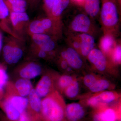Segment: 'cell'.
<instances>
[{
    "label": "cell",
    "instance_id": "1",
    "mask_svg": "<svg viewBox=\"0 0 121 121\" xmlns=\"http://www.w3.org/2000/svg\"><path fill=\"white\" fill-rule=\"evenodd\" d=\"M66 106L62 95L54 90L42 100L41 111L46 121H66Z\"/></svg>",
    "mask_w": 121,
    "mask_h": 121
},
{
    "label": "cell",
    "instance_id": "2",
    "mask_svg": "<svg viewBox=\"0 0 121 121\" xmlns=\"http://www.w3.org/2000/svg\"><path fill=\"white\" fill-rule=\"evenodd\" d=\"M121 2L119 0H102L100 15L104 34L114 37L118 30Z\"/></svg>",
    "mask_w": 121,
    "mask_h": 121
},
{
    "label": "cell",
    "instance_id": "3",
    "mask_svg": "<svg viewBox=\"0 0 121 121\" xmlns=\"http://www.w3.org/2000/svg\"><path fill=\"white\" fill-rule=\"evenodd\" d=\"M69 27L72 32L86 33L93 36L97 30L91 17L83 13H78L73 17Z\"/></svg>",
    "mask_w": 121,
    "mask_h": 121
},
{
    "label": "cell",
    "instance_id": "4",
    "mask_svg": "<svg viewBox=\"0 0 121 121\" xmlns=\"http://www.w3.org/2000/svg\"><path fill=\"white\" fill-rule=\"evenodd\" d=\"M91 116V121H121L120 110L104 106L95 108Z\"/></svg>",
    "mask_w": 121,
    "mask_h": 121
},
{
    "label": "cell",
    "instance_id": "5",
    "mask_svg": "<svg viewBox=\"0 0 121 121\" xmlns=\"http://www.w3.org/2000/svg\"><path fill=\"white\" fill-rule=\"evenodd\" d=\"M86 113V109L80 103H73L66 105V121H83Z\"/></svg>",
    "mask_w": 121,
    "mask_h": 121
},
{
    "label": "cell",
    "instance_id": "6",
    "mask_svg": "<svg viewBox=\"0 0 121 121\" xmlns=\"http://www.w3.org/2000/svg\"><path fill=\"white\" fill-rule=\"evenodd\" d=\"M80 55L70 46L61 53L62 59L67 61L70 67L75 70L82 69L83 66V62Z\"/></svg>",
    "mask_w": 121,
    "mask_h": 121
},
{
    "label": "cell",
    "instance_id": "7",
    "mask_svg": "<svg viewBox=\"0 0 121 121\" xmlns=\"http://www.w3.org/2000/svg\"><path fill=\"white\" fill-rule=\"evenodd\" d=\"M89 62L97 70L104 72L107 68L108 63L105 54L100 49L94 48L87 56Z\"/></svg>",
    "mask_w": 121,
    "mask_h": 121
},
{
    "label": "cell",
    "instance_id": "8",
    "mask_svg": "<svg viewBox=\"0 0 121 121\" xmlns=\"http://www.w3.org/2000/svg\"><path fill=\"white\" fill-rule=\"evenodd\" d=\"M117 94L110 91H103L98 95L92 96L87 100V105L93 108H96L99 105L109 104L117 98Z\"/></svg>",
    "mask_w": 121,
    "mask_h": 121
},
{
    "label": "cell",
    "instance_id": "9",
    "mask_svg": "<svg viewBox=\"0 0 121 121\" xmlns=\"http://www.w3.org/2000/svg\"><path fill=\"white\" fill-rule=\"evenodd\" d=\"M52 76L46 74L42 76L36 87V91L41 98L45 97L54 90L55 81Z\"/></svg>",
    "mask_w": 121,
    "mask_h": 121
},
{
    "label": "cell",
    "instance_id": "10",
    "mask_svg": "<svg viewBox=\"0 0 121 121\" xmlns=\"http://www.w3.org/2000/svg\"><path fill=\"white\" fill-rule=\"evenodd\" d=\"M78 35L80 42L79 54L84 58H87L90 52L95 48V39L94 36L89 34L79 33Z\"/></svg>",
    "mask_w": 121,
    "mask_h": 121
},
{
    "label": "cell",
    "instance_id": "11",
    "mask_svg": "<svg viewBox=\"0 0 121 121\" xmlns=\"http://www.w3.org/2000/svg\"><path fill=\"white\" fill-rule=\"evenodd\" d=\"M33 39L41 50L45 52L52 51L55 47V42L48 35L43 33L34 34Z\"/></svg>",
    "mask_w": 121,
    "mask_h": 121
},
{
    "label": "cell",
    "instance_id": "12",
    "mask_svg": "<svg viewBox=\"0 0 121 121\" xmlns=\"http://www.w3.org/2000/svg\"><path fill=\"white\" fill-rule=\"evenodd\" d=\"M23 51L20 48L9 45L3 48V55L5 62L9 64L17 63L23 56Z\"/></svg>",
    "mask_w": 121,
    "mask_h": 121
},
{
    "label": "cell",
    "instance_id": "13",
    "mask_svg": "<svg viewBox=\"0 0 121 121\" xmlns=\"http://www.w3.org/2000/svg\"><path fill=\"white\" fill-rule=\"evenodd\" d=\"M41 71L39 65L35 63H30L21 70L20 76L22 78L30 80L39 76Z\"/></svg>",
    "mask_w": 121,
    "mask_h": 121
},
{
    "label": "cell",
    "instance_id": "14",
    "mask_svg": "<svg viewBox=\"0 0 121 121\" xmlns=\"http://www.w3.org/2000/svg\"><path fill=\"white\" fill-rule=\"evenodd\" d=\"M6 99L19 111L21 114L24 112L28 105V99L18 94L8 95Z\"/></svg>",
    "mask_w": 121,
    "mask_h": 121
},
{
    "label": "cell",
    "instance_id": "15",
    "mask_svg": "<svg viewBox=\"0 0 121 121\" xmlns=\"http://www.w3.org/2000/svg\"><path fill=\"white\" fill-rule=\"evenodd\" d=\"M85 13L91 18H95L100 13L99 0H84L83 3Z\"/></svg>",
    "mask_w": 121,
    "mask_h": 121
},
{
    "label": "cell",
    "instance_id": "16",
    "mask_svg": "<svg viewBox=\"0 0 121 121\" xmlns=\"http://www.w3.org/2000/svg\"><path fill=\"white\" fill-rule=\"evenodd\" d=\"M14 87L17 94L23 97L29 95L33 89L30 80L23 78L18 79L15 82Z\"/></svg>",
    "mask_w": 121,
    "mask_h": 121
},
{
    "label": "cell",
    "instance_id": "17",
    "mask_svg": "<svg viewBox=\"0 0 121 121\" xmlns=\"http://www.w3.org/2000/svg\"><path fill=\"white\" fill-rule=\"evenodd\" d=\"M116 43L113 36L109 34H104L100 39V50L105 54H110Z\"/></svg>",
    "mask_w": 121,
    "mask_h": 121
},
{
    "label": "cell",
    "instance_id": "18",
    "mask_svg": "<svg viewBox=\"0 0 121 121\" xmlns=\"http://www.w3.org/2000/svg\"><path fill=\"white\" fill-rule=\"evenodd\" d=\"M28 97V105L32 109L36 112L41 111L42 100L35 89H33L31 90Z\"/></svg>",
    "mask_w": 121,
    "mask_h": 121
},
{
    "label": "cell",
    "instance_id": "19",
    "mask_svg": "<svg viewBox=\"0 0 121 121\" xmlns=\"http://www.w3.org/2000/svg\"><path fill=\"white\" fill-rule=\"evenodd\" d=\"M70 0H55L51 11L55 17H60L69 6Z\"/></svg>",
    "mask_w": 121,
    "mask_h": 121
},
{
    "label": "cell",
    "instance_id": "20",
    "mask_svg": "<svg viewBox=\"0 0 121 121\" xmlns=\"http://www.w3.org/2000/svg\"><path fill=\"white\" fill-rule=\"evenodd\" d=\"M4 1L8 8L9 7L12 12H25L27 4L25 0H6Z\"/></svg>",
    "mask_w": 121,
    "mask_h": 121
},
{
    "label": "cell",
    "instance_id": "21",
    "mask_svg": "<svg viewBox=\"0 0 121 121\" xmlns=\"http://www.w3.org/2000/svg\"><path fill=\"white\" fill-rule=\"evenodd\" d=\"M3 107L9 119L13 121L19 118L21 114L7 99L3 103Z\"/></svg>",
    "mask_w": 121,
    "mask_h": 121
},
{
    "label": "cell",
    "instance_id": "22",
    "mask_svg": "<svg viewBox=\"0 0 121 121\" xmlns=\"http://www.w3.org/2000/svg\"><path fill=\"white\" fill-rule=\"evenodd\" d=\"M110 83L108 80L104 79H99L96 80L89 89L93 93H98L106 90L110 87Z\"/></svg>",
    "mask_w": 121,
    "mask_h": 121
},
{
    "label": "cell",
    "instance_id": "23",
    "mask_svg": "<svg viewBox=\"0 0 121 121\" xmlns=\"http://www.w3.org/2000/svg\"><path fill=\"white\" fill-rule=\"evenodd\" d=\"M80 89L79 83L77 80L75 79L69 86L64 90L66 96L69 99L76 97L79 93Z\"/></svg>",
    "mask_w": 121,
    "mask_h": 121
},
{
    "label": "cell",
    "instance_id": "24",
    "mask_svg": "<svg viewBox=\"0 0 121 121\" xmlns=\"http://www.w3.org/2000/svg\"><path fill=\"white\" fill-rule=\"evenodd\" d=\"M75 79L71 76L68 75L61 76L57 79V86L60 90L64 91Z\"/></svg>",
    "mask_w": 121,
    "mask_h": 121
},
{
    "label": "cell",
    "instance_id": "25",
    "mask_svg": "<svg viewBox=\"0 0 121 121\" xmlns=\"http://www.w3.org/2000/svg\"><path fill=\"white\" fill-rule=\"evenodd\" d=\"M11 19L13 25L15 26L20 22L28 20L29 19V17L27 14L25 12H12L11 14Z\"/></svg>",
    "mask_w": 121,
    "mask_h": 121
},
{
    "label": "cell",
    "instance_id": "26",
    "mask_svg": "<svg viewBox=\"0 0 121 121\" xmlns=\"http://www.w3.org/2000/svg\"><path fill=\"white\" fill-rule=\"evenodd\" d=\"M9 77L5 69L0 67V97L2 95L5 87L7 86Z\"/></svg>",
    "mask_w": 121,
    "mask_h": 121
},
{
    "label": "cell",
    "instance_id": "27",
    "mask_svg": "<svg viewBox=\"0 0 121 121\" xmlns=\"http://www.w3.org/2000/svg\"><path fill=\"white\" fill-rule=\"evenodd\" d=\"M68 37V43L69 46L71 47L79 53L80 48V42L78 35L71 34Z\"/></svg>",
    "mask_w": 121,
    "mask_h": 121
},
{
    "label": "cell",
    "instance_id": "28",
    "mask_svg": "<svg viewBox=\"0 0 121 121\" xmlns=\"http://www.w3.org/2000/svg\"><path fill=\"white\" fill-rule=\"evenodd\" d=\"M112 60L115 64H120L121 61V46L120 43H116L111 52Z\"/></svg>",
    "mask_w": 121,
    "mask_h": 121
},
{
    "label": "cell",
    "instance_id": "29",
    "mask_svg": "<svg viewBox=\"0 0 121 121\" xmlns=\"http://www.w3.org/2000/svg\"><path fill=\"white\" fill-rule=\"evenodd\" d=\"M30 31L34 34H41L45 31L41 21L36 20L33 22L30 26Z\"/></svg>",
    "mask_w": 121,
    "mask_h": 121
},
{
    "label": "cell",
    "instance_id": "30",
    "mask_svg": "<svg viewBox=\"0 0 121 121\" xmlns=\"http://www.w3.org/2000/svg\"><path fill=\"white\" fill-rule=\"evenodd\" d=\"M98 79L96 76L93 74H87L84 76L83 82L85 86L89 89L94 84Z\"/></svg>",
    "mask_w": 121,
    "mask_h": 121
},
{
    "label": "cell",
    "instance_id": "31",
    "mask_svg": "<svg viewBox=\"0 0 121 121\" xmlns=\"http://www.w3.org/2000/svg\"><path fill=\"white\" fill-rule=\"evenodd\" d=\"M9 10L4 0H0V19H4L8 16Z\"/></svg>",
    "mask_w": 121,
    "mask_h": 121
},
{
    "label": "cell",
    "instance_id": "32",
    "mask_svg": "<svg viewBox=\"0 0 121 121\" xmlns=\"http://www.w3.org/2000/svg\"><path fill=\"white\" fill-rule=\"evenodd\" d=\"M55 0H44V8L48 12H51Z\"/></svg>",
    "mask_w": 121,
    "mask_h": 121
},
{
    "label": "cell",
    "instance_id": "33",
    "mask_svg": "<svg viewBox=\"0 0 121 121\" xmlns=\"http://www.w3.org/2000/svg\"><path fill=\"white\" fill-rule=\"evenodd\" d=\"M44 30H47L51 27L52 22L50 19H45L41 21Z\"/></svg>",
    "mask_w": 121,
    "mask_h": 121
},
{
    "label": "cell",
    "instance_id": "34",
    "mask_svg": "<svg viewBox=\"0 0 121 121\" xmlns=\"http://www.w3.org/2000/svg\"><path fill=\"white\" fill-rule=\"evenodd\" d=\"M60 67L63 70H67L68 68L69 67L67 61L64 60L63 59L61 60L60 63Z\"/></svg>",
    "mask_w": 121,
    "mask_h": 121
},
{
    "label": "cell",
    "instance_id": "35",
    "mask_svg": "<svg viewBox=\"0 0 121 121\" xmlns=\"http://www.w3.org/2000/svg\"><path fill=\"white\" fill-rule=\"evenodd\" d=\"M19 121H28V118L26 113L23 112L21 114Z\"/></svg>",
    "mask_w": 121,
    "mask_h": 121
},
{
    "label": "cell",
    "instance_id": "36",
    "mask_svg": "<svg viewBox=\"0 0 121 121\" xmlns=\"http://www.w3.org/2000/svg\"><path fill=\"white\" fill-rule=\"evenodd\" d=\"M46 52L43 50H40V51L39 52V54H38L39 57L41 58H44L46 56V55H47Z\"/></svg>",
    "mask_w": 121,
    "mask_h": 121
},
{
    "label": "cell",
    "instance_id": "37",
    "mask_svg": "<svg viewBox=\"0 0 121 121\" xmlns=\"http://www.w3.org/2000/svg\"><path fill=\"white\" fill-rule=\"evenodd\" d=\"M2 46V35L0 33V51L1 50Z\"/></svg>",
    "mask_w": 121,
    "mask_h": 121
},
{
    "label": "cell",
    "instance_id": "38",
    "mask_svg": "<svg viewBox=\"0 0 121 121\" xmlns=\"http://www.w3.org/2000/svg\"><path fill=\"white\" fill-rule=\"evenodd\" d=\"M74 1L76 2H78V3H83V2H84V0H74Z\"/></svg>",
    "mask_w": 121,
    "mask_h": 121
},
{
    "label": "cell",
    "instance_id": "39",
    "mask_svg": "<svg viewBox=\"0 0 121 121\" xmlns=\"http://www.w3.org/2000/svg\"><path fill=\"white\" fill-rule=\"evenodd\" d=\"M32 1H33V2H35V1H36L37 0H31Z\"/></svg>",
    "mask_w": 121,
    "mask_h": 121
},
{
    "label": "cell",
    "instance_id": "40",
    "mask_svg": "<svg viewBox=\"0 0 121 121\" xmlns=\"http://www.w3.org/2000/svg\"></svg>",
    "mask_w": 121,
    "mask_h": 121
}]
</instances>
